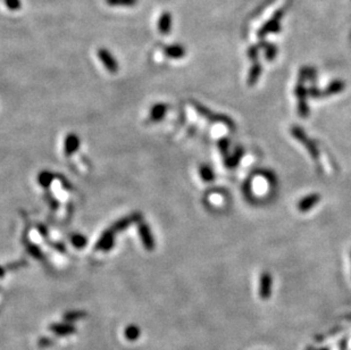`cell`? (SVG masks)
Masks as SVG:
<instances>
[{
  "mask_svg": "<svg viewBox=\"0 0 351 350\" xmlns=\"http://www.w3.org/2000/svg\"><path fill=\"white\" fill-rule=\"evenodd\" d=\"M291 134L295 139L298 141L299 143H301L303 147L306 148V150L308 151L310 156L315 161H319V150L317 148L316 143L310 139V138L307 136L305 131H303L300 126H293L291 129Z\"/></svg>",
  "mask_w": 351,
  "mask_h": 350,
  "instance_id": "cell-1",
  "label": "cell"
},
{
  "mask_svg": "<svg viewBox=\"0 0 351 350\" xmlns=\"http://www.w3.org/2000/svg\"><path fill=\"white\" fill-rule=\"evenodd\" d=\"M192 106L194 107V109L197 110V113L199 114V115H201L202 117H205V119H207L208 121H211V122H212V123H222L231 130H233L235 127L234 122H233V121L229 119L228 116L223 115V114L211 113V110L207 109L205 106H202L201 104H199L197 102H192Z\"/></svg>",
  "mask_w": 351,
  "mask_h": 350,
  "instance_id": "cell-2",
  "label": "cell"
},
{
  "mask_svg": "<svg viewBox=\"0 0 351 350\" xmlns=\"http://www.w3.org/2000/svg\"><path fill=\"white\" fill-rule=\"evenodd\" d=\"M97 55L98 58L101 60V63H103L105 69H106L108 72L116 73L117 70H119V62L115 59L113 53H111L109 50L106 48H100L98 50Z\"/></svg>",
  "mask_w": 351,
  "mask_h": 350,
  "instance_id": "cell-3",
  "label": "cell"
},
{
  "mask_svg": "<svg viewBox=\"0 0 351 350\" xmlns=\"http://www.w3.org/2000/svg\"><path fill=\"white\" fill-rule=\"evenodd\" d=\"M320 194L319 193H310L308 196L303 197L301 200L299 201L298 205H297V210H298L300 213H307L310 210H313L316 205H318L320 201Z\"/></svg>",
  "mask_w": 351,
  "mask_h": 350,
  "instance_id": "cell-4",
  "label": "cell"
},
{
  "mask_svg": "<svg viewBox=\"0 0 351 350\" xmlns=\"http://www.w3.org/2000/svg\"><path fill=\"white\" fill-rule=\"evenodd\" d=\"M272 285H273L272 275L267 273V272L262 273L261 279H259V297L262 299H268L271 297Z\"/></svg>",
  "mask_w": 351,
  "mask_h": 350,
  "instance_id": "cell-5",
  "label": "cell"
},
{
  "mask_svg": "<svg viewBox=\"0 0 351 350\" xmlns=\"http://www.w3.org/2000/svg\"><path fill=\"white\" fill-rule=\"evenodd\" d=\"M283 14H284V12L283 11H279L278 13H276V14L274 15V18H273L272 19H269V21L266 23L264 26H263V29L258 32V36H261L262 38V36H265L266 35H268V33L279 32L280 31V21H281Z\"/></svg>",
  "mask_w": 351,
  "mask_h": 350,
  "instance_id": "cell-6",
  "label": "cell"
},
{
  "mask_svg": "<svg viewBox=\"0 0 351 350\" xmlns=\"http://www.w3.org/2000/svg\"><path fill=\"white\" fill-rule=\"evenodd\" d=\"M49 330L53 333H55L58 336H66L76 333V328L72 323L64 322V323H53L49 325Z\"/></svg>",
  "mask_w": 351,
  "mask_h": 350,
  "instance_id": "cell-7",
  "label": "cell"
},
{
  "mask_svg": "<svg viewBox=\"0 0 351 350\" xmlns=\"http://www.w3.org/2000/svg\"><path fill=\"white\" fill-rule=\"evenodd\" d=\"M139 234L141 238V241L144 245V248L147 250H154L155 249V240L153 237V233H151L150 228L148 227V224L146 223H140L139 224Z\"/></svg>",
  "mask_w": 351,
  "mask_h": 350,
  "instance_id": "cell-8",
  "label": "cell"
},
{
  "mask_svg": "<svg viewBox=\"0 0 351 350\" xmlns=\"http://www.w3.org/2000/svg\"><path fill=\"white\" fill-rule=\"evenodd\" d=\"M114 234L115 233L110 230V228L109 230L105 231L96 245L97 250H101V251L110 250L111 247L114 245Z\"/></svg>",
  "mask_w": 351,
  "mask_h": 350,
  "instance_id": "cell-9",
  "label": "cell"
},
{
  "mask_svg": "<svg viewBox=\"0 0 351 350\" xmlns=\"http://www.w3.org/2000/svg\"><path fill=\"white\" fill-rule=\"evenodd\" d=\"M140 220H141V214H139V213L132 214V215H130V216L123 218V220L116 222V223H115L113 227L110 228V230L113 231L114 233H117V232L125 230L127 227H130V225L134 223V222H138Z\"/></svg>",
  "mask_w": 351,
  "mask_h": 350,
  "instance_id": "cell-10",
  "label": "cell"
},
{
  "mask_svg": "<svg viewBox=\"0 0 351 350\" xmlns=\"http://www.w3.org/2000/svg\"><path fill=\"white\" fill-rule=\"evenodd\" d=\"M172 25H173V18H172L171 13H163L158 19V31L164 35H168L172 30Z\"/></svg>",
  "mask_w": 351,
  "mask_h": 350,
  "instance_id": "cell-11",
  "label": "cell"
},
{
  "mask_svg": "<svg viewBox=\"0 0 351 350\" xmlns=\"http://www.w3.org/2000/svg\"><path fill=\"white\" fill-rule=\"evenodd\" d=\"M245 155V149L242 147H238L235 149L234 153L231 156H228L224 159L225 161V167L229 168V170H233V168H237L238 165L240 164V161L242 159Z\"/></svg>",
  "mask_w": 351,
  "mask_h": 350,
  "instance_id": "cell-12",
  "label": "cell"
},
{
  "mask_svg": "<svg viewBox=\"0 0 351 350\" xmlns=\"http://www.w3.org/2000/svg\"><path fill=\"white\" fill-rule=\"evenodd\" d=\"M346 82L341 80H335L332 81L325 90H323L322 95L323 97H331V96H335L337 93L342 92L344 89H346Z\"/></svg>",
  "mask_w": 351,
  "mask_h": 350,
  "instance_id": "cell-13",
  "label": "cell"
},
{
  "mask_svg": "<svg viewBox=\"0 0 351 350\" xmlns=\"http://www.w3.org/2000/svg\"><path fill=\"white\" fill-rule=\"evenodd\" d=\"M164 52H165V55H166L167 57H170V58H173V59L183 58V57L185 56V53H187V50H185L184 47L182 45H177V43L165 47Z\"/></svg>",
  "mask_w": 351,
  "mask_h": 350,
  "instance_id": "cell-14",
  "label": "cell"
},
{
  "mask_svg": "<svg viewBox=\"0 0 351 350\" xmlns=\"http://www.w3.org/2000/svg\"><path fill=\"white\" fill-rule=\"evenodd\" d=\"M80 147V139L76 134L70 133L66 137L65 140V155L66 156H70L75 151L79 149Z\"/></svg>",
  "mask_w": 351,
  "mask_h": 350,
  "instance_id": "cell-15",
  "label": "cell"
},
{
  "mask_svg": "<svg viewBox=\"0 0 351 350\" xmlns=\"http://www.w3.org/2000/svg\"><path fill=\"white\" fill-rule=\"evenodd\" d=\"M166 105H164V104H157V105H155L150 110V120L154 121V122H158V121L164 119V116L166 115Z\"/></svg>",
  "mask_w": 351,
  "mask_h": 350,
  "instance_id": "cell-16",
  "label": "cell"
},
{
  "mask_svg": "<svg viewBox=\"0 0 351 350\" xmlns=\"http://www.w3.org/2000/svg\"><path fill=\"white\" fill-rule=\"evenodd\" d=\"M262 70H263V67L259 63H255L254 65H252L250 70H249V75H248V86L249 87H254L255 84L257 83L259 77H261Z\"/></svg>",
  "mask_w": 351,
  "mask_h": 350,
  "instance_id": "cell-17",
  "label": "cell"
},
{
  "mask_svg": "<svg viewBox=\"0 0 351 350\" xmlns=\"http://www.w3.org/2000/svg\"><path fill=\"white\" fill-rule=\"evenodd\" d=\"M140 335H141V330L139 326L136 324L127 325L125 330H124V336H125L126 340H129L131 342L137 341V340L140 338Z\"/></svg>",
  "mask_w": 351,
  "mask_h": 350,
  "instance_id": "cell-18",
  "label": "cell"
},
{
  "mask_svg": "<svg viewBox=\"0 0 351 350\" xmlns=\"http://www.w3.org/2000/svg\"><path fill=\"white\" fill-rule=\"evenodd\" d=\"M87 316H88L87 312H84V311H70L63 315V318L65 319L66 322L73 323V322L79 321V319L86 318Z\"/></svg>",
  "mask_w": 351,
  "mask_h": 350,
  "instance_id": "cell-19",
  "label": "cell"
},
{
  "mask_svg": "<svg viewBox=\"0 0 351 350\" xmlns=\"http://www.w3.org/2000/svg\"><path fill=\"white\" fill-rule=\"evenodd\" d=\"M110 7H133L139 0H105Z\"/></svg>",
  "mask_w": 351,
  "mask_h": 350,
  "instance_id": "cell-20",
  "label": "cell"
},
{
  "mask_svg": "<svg viewBox=\"0 0 351 350\" xmlns=\"http://www.w3.org/2000/svg\"><path fill=\"white\" fill-rule=\"evenodd\" d=\"M199 173H200V177L205 182H211L215 179V173L208 165H201L199 168Z\"/></svg>",
  "mask_w": 351,
  "mask_h": 350,
  "instance_id": "cell-21",
  "label": "cell"
},
{
  "mask_svg": "<svg viewBox=\"0 0 351 350\" xmlns=\"http://www.w3.org/2000/svg\"><path fill=\"white\" fill-rule=\"evenodd\" d=\"M316 76V70L313 67H303L300 70V82H303L305 80H313Z\"/></svg>",
  "mask_w": 351,
  "mask_h": 350,
  "instance_id": "cell-22",
  "label": "cell"
},
{
  "mask_svg": "<svg viewBox=\"0 0 351 350\" xmlns=\"http://www.w3.org/2000/svg\"><path fill=\"white\" fill-rule=\"evenodd\" d=\"M53 180V174L50 172H41L39 175V183L43 188H48Z\"/></svg>",
  "mask_w": 351,
  "mask_h": 350,
  "instance_id": "cell-23",
  "label": "cell"
},
{
  "mask_svg": "<svg viewBox=\"0 0 351 350\" xmlns=\"http://www.w3.org/2000/svg\"><path fill=\"white\" fill-rule=\"evenodd\" d=\"M298 114L299 116H301L302 119H306V117L309 116L310 109L308 106V103L307 100H303V102H298Z\"/></svg>",
  "mask_w": 351,
  "mask_h": 350,
  "instance_id": "cell-24",
  "label": "cell"
},
{
  "mask_svg": "<svg viewBox=\"0 0 351 350\" xmlns=\"http://www.w3.org/2000/svg\"><path fill=\"white\" fill-rule=\"evenodd\" d=\"M218 148L225 159V158L228 156V148H229V140L228 138H222V139L218 141Z\"/></svg>",
  "mask_w": 351,
  "mask_h": 350,
  "instance_id": "cell-25",
  "label": "cell"
},
{
  "mask_svg": "<svg viewBox=\"0 0 351 350\" xmlns=\"http://www.w3.org/2000/svg\"><path fill=\"white\" fill-rule=\"evenodd\" d=\"M70 241H72V244L75 245L77 249L83 248L84 245H87V239H86V237H83L82 234L73 235L72 239H70Z\"/></svg>",
  "mask_w": 351,
  "mask_h": 350,
  "instance_id": "cell-26",
  "label": "cell"
},
{
  "mask_svg": "<svg viewBox=\"0 0 351 350\" xmlns=\"http://www.w3.org/2000/svg\"><path fill=\"white\" fill-rule=\"evenodd\" d=\"M6 7H7L8 9H11V11L15 12V11H18L19 8H21V0H4Z\"/></svg>",
  "mask_w": 351,
  "mask_h": 350,
  "instance_id": "cell-27",
  "label": "cell"
},
{
  "mask_svg": "<svg viewBox=\"0 0 351 350\" xmlns=\"http://www.w3.org/2000/svg\"><path fill=\"white\" fill-rule=\"evenodd\" d=\"M53 343H55V340L53 338H49V336H41V338L38 340V345L39 347H41V348H48V347L53 346Z\"/></svg>",
  "mask_w": 351,
  "mask_h": 350,
  "instance_id": "cell-28",
  "label": "cell"
},
{
  "mask_svg": "<svg viewBox=\"0 0 351 350\" xmlns=\"http://www.w3.org/2000/svg\"><path fill=\"white\" fill-rule=\"evenodd\" d=\"M266 52V59L269 60H274V58L276 57V53H278V49H276L275 46H267V48L265 49Z\"/></svg>",
  "mask_w": 351,
  "mask_h": 350,
  "instance_id": "cell-29",
  "label": "cell"
},
{
  "mask_svg": "<svg viewBox=\"0 0 351 350\" xmlns=\"http://www.w3.org/2000/svg\"><path fill=\"white\" fill-rule=\"evenodd\" d=\"M308 97H312V98H322V90L316 89V88H309L308 89Z\"/></svg>",
  "mask_w": 351,
  "mask_h": 350,
  "instance_id": "cell-30",
  "label": "cell"
},
{
  "mask_svg": "<svg viewBox=\"0 0 351 350\" xmlns=\"http://www.w3.org/2000/svg\"><path fill=\"white\" fill-rule=\"evenodd\" d=\"M248 55H249V58H250V59L257 58V56H258V48H257V47H251V48L249 49Z\"/></svg>",
  "mask_w": 351,
  "mask_h": 350,
  "instance_id": "cell-31",
  "label": "cell"
},
{
  "mask_svg": "<svg viewBox=\"0 0 351 350\" xmlns=\"http://www.w3.org/2000/svg\"><path fill=\"white\" fill-rule=\"evenodd\" d=\"M5 275V270L2 267H0V278H4Z\"/></svg>",
  "mask_w": 351,
  "mask_h": 350,
  "instance_id": "cell-32",
  "label": "cell"
},
{
  "mask_svg": "<svg viewBox=\"0 0 351 350\" xmlns=\"http://www.w3.org/2000/svg\"><path fill=\"white\" fill-rule=\"evenodd\" d=\"M350 259H351V252H350Z\"/></svg>",
  "mask_w": 351,
  "mask_h": 350,
  "instance_id": "cell-33",
  "label": "cell"
}]
</instances>
